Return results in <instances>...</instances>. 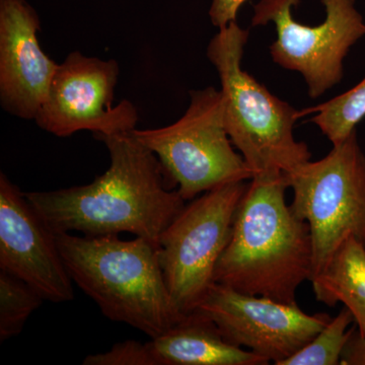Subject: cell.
<instances>
[{
    "label": "cell",
    "instance_id": "obj_13",
    "mask_svg": "<svg viewBox=\"0 0 365 365\" xmlns=\"http://www.w3.org/2000/svg\"><path fill=\"white\" fill-rule=\"evenodd\" d=\"M157 365H264L269 361L250 350L230 344L200 309L185 314L148 342Z\"/></svg>",
    "mask_w": 365,
    "mask_h": 365
},
{
    "label": "cell",
    "instance_id": "obj_5",
    "mask_svg": "<svg viewBox=\"0 0 365 365\" xmlns=\"http://www.w3.org/2000/svg\"><path fill=\"white\" fill-rule=\"evenodd\" d=\"M157 155L168 182L185 201L227 184L248 181L253 173L235 150L223 118L222 91H190L186 113L174 124L132 131Z\"/></svg>",
    "mask_w": 365,
    "mask_h": 365
},
{
    "label": "cell",
    "instance_id": "obj_9",
    "mask_svg": "<svg viewBox=\"0 0 365 365\" xmlns=\"http://www.w3.org/2000/svg\"><path fill=\"white\" fill-rule=\"evenodd\" d=\"M118 78L116 60L71 53L55 72L35 121L43 130L58 137L83 130L91 131L93 135L134 130L138 121L134 105L124 100L113 107Z\"/></svg>",
    "mask_w": 365,
    "mask_h": 365
},
{
    "label": "cell",
    "instance_id": "obj_4",
    "mask_svg": "<svg viewBox=\"0 0 365 365\" xmlns=\"http://www.w3.org/2000/svg\"><path fill=\"white\" fill-rule=\"evenodd\" d=\"M248 39L249 31L232 21L220 29L207 47L222 83L225 129L253 178L290 174L312 157L307 143L294 138L299 111L242 68Z\"/></svg>",
    "mask_w": 365,
    "mask_h": 365
},
{
    "label": "cell",
    "instance_id": "obj_1",
    "mask_svg": "<svg viewBox=\"0 0 365 365\" xmlns=\"http://www.w3.org/2000/svg\"><path fill=\"white\" fill-rule=\"evenodd\" d=\"M133 131V130H132ZM131 132L101 135L110 167L85 186L25 193L54 234L128 232L158 246V240L186 201L168 182L157 155Z\"/></svg>",
    "mask_w": 365,
    "mask_h": 365
},
{
    "label": "cell",
    "instance_id": "obj_11",
    "mask_svg": "<svg viewBox=\"0 0 365 365\" xmlns=\"http://www.w3.org/2000/svg\"><path fill=\"white\" fill-rule=\"evenodd\" d=\"M0 270L21 278L48 302L73 299V281L54 232L4 173L0 174Z\"/></svg>",
    "mask_w": 365,
    "mask_h": 365
},
{
    "label": "cell",
    "instance_id": "obj_3",
    "mask_svg": "<svg viewBox=\"0 0 365 365\" xmlns=\"http://www.w3.org/2000/svg\"><path fill=\"white\" fill-rule=\"evenodd\" d=\"M72 281L102 314L153 338L182 318L170 299L158 249L143 237L55 234Z\"/></svg>",
    "mask_w": 365,
    "mask_h": 365
},
{
    "label": "cell",
    "instance_id": "obj_14",
    "mask_svg": "<svg viewBox=\"0 0 365 365\" xmlns=\"http://www.w3.org/2000/svg\"><path fill=\"white\" fill-rule=\"evenodd\" d=\"M311 282L317 300L331 307L344 304L365 337V245L348 237Z\"/></svg>",
    "mask_w": 365,
    "mask_h": 365
},
{
    "label": "cell",
    "instance_id": "obj_17",
    "mask_svg": "<svg viewBox=\"0 0 365 365\" xmlns=\"http://www.w3.org/2000/svg\"><path fill=\"white\" fill-rule=\"evenodd\" d=\"M353 323L351 312L343 307L309 344L279 365H340L346 343L354 330L349 329Z\"/></svg>",
    "mask_w": 365,
    "mask_h": 365
},
{
    "label": "cell",
    "instance_id": "obj_20",
    "mask_svg": "<svg viewBox=\"0 0 365 365\" xmlns=\"http://www.w3.org/2000/svg\"><path fill=\"white\" fill-rule=\"evenodd\" d=\"M355 329L346 343L340 365H365V337Z\"/></svg>",
    "mask_w": 365,
    "mask_h": 365
},
{
    "label": "cell",
    "instance_id": "obj_19",
    "mask_svg": "<svg viewBox=\"0 0 365 365\" xmlns=\"http://www.w3.org/2000/svg\"><path fill=\"white\" fill-rule=\"evenodd\" d=\"M247 0H212L209 16L213 26L222 29L237 21L239 9Z\"/></svg>",
    "mask_w": 365,
    "mask_h": 365
},
{
    "label": "cell",
    "instance_id": "obj_10",
    "mask_svg": "<svg viewBox=\"0 0 365 365\" xmlns=\"http://www.w3.org/2000/svg\"><path fill=\"white\" fill-rule=\"evenodd\" d=\"M207 314L230 344L279 365L309 344L331 321L307 314L297 304L241 294L215 283L198 309Z\"/></svg>",
    "mask_w": 365,
    "mask_h": 365
},
{
    "label": "cell",
    "instance_id": "obj_2",
    "mask_svg": "<svg viewBox=\"0 0 365 365\" xmlns=\"http://www.w3.org/2000/svg\"><path fill=\"white\" fill-rule=\"evenodd\" d=\"M285 174L250 181L215 269V283L241 294L297 304V289L313 273L307 222L285 201Z\"/></svg>",
    "mask_w": 365,
    "mask_h": 365
},
{
    "label": "cell",
    "instance_id": "obj_7",
    "mask_svg": "<svg viewBox=\"0 0 365 365\" xmlns=\"http://www.w3.org/2000/svg\"><path fill=\"white\" fill-rule=\"evenodd\" d=\"M247 181L232 182L185 205L158 240V260L170 299L182 316L196 311L215 284Z\"/></svg>",
    "mask_w": 365,
    "mask_h": 365
},
{
    "label": "cell",
    "instance_id": "obj_16",
    "mask_svg": "<svg viewBox=\"0 0 365 365\" xmlns=\"http://www.w3.org/2000/svg\"><path fill=\"white\" fill-rule=\"evenodd\" d=\"M44 300L25 281L0 270V341L11 339L21 334L31 314Z\"/></svg>",
    "mask_w": 365,
    "mask_h": 365
},
{
    "label": "cell",
    "instance_id": "obj_18",
    "mask_svg": "<svg viewBox=\"0 0 365 365\" xmlns=\"http://www.w3.org/2000/svg\"><path fill=\"white\" fill-rule=\"evenodd\" d=\"M83 365H157L148 343L128 340L113 346L109 351L86 356Z\"/></svg>",
    "mask_w": 365,
    "mask_h": 365
},
{
    "label": "cell",
    "instance_id": "obj_15",
    "mask_svg": "<svg viewBox=\"0 0 365 365\" xmlns=\"http://www.w3.org/2000/svg\"><path fill=\"white\" fill-rule=\"evenodd\" d=\"M317 113L311 121L319 127L322 133L333 146L339 145L365 118V78L342 95L316 107L299 111V117Z\"/></svg>",
    "mask_w": 365,
    "mask_h": 365
},
{
    "label": "cell",
    "instance_id": "obj_8",
    "mask_svg": "<svg viewBox=\"0 0 365 365\" xmlns=\"http://www.w3.org/2000/svg\"><path fill=\"white\" fill-rule=\"evenodd\" d=\"M326 19L319 26L302 25L292 16L299 0H260L252 26L275 24L277 39L270 46L276 64L302 74L309 97H321L343 78V61L365 36V23L354 0H321Z\"/></svg>",
    "mask_w": 365,
    "mask_h": 365
},
{
    "label": "cell",
    "instance_id": "obj_12",
    "mask_svg": "<svg viewBox=\"0 0 365 365\" xmlns=\"http://www.w3.org/2000/svg\"><path fill=\"white\" fill-rule=\"evenodd\" d=\"M39 30L26 0H0V102L21 119L35 120L58 68L41 48Z\"/></svg>",
    "mask_w": 365,
    "mask_h": 365
},
{
    "label": "cell",
    "instance_id": "obj_6",
    "mask_svg": "<svg viewBox=\"0 0 365 365\" xmlns=\"http://www.w3.org/2000/svg\"><path fill=\"white\" fill-rule=\"evenodd\" d=\"M285 176L294 191L290 208L311 230L312 280L348 237L365 245V155L356 131L325 158Z\"/></svg>",
    "mask_w": 365,
    "mask_h": 365
}]
</instances>
